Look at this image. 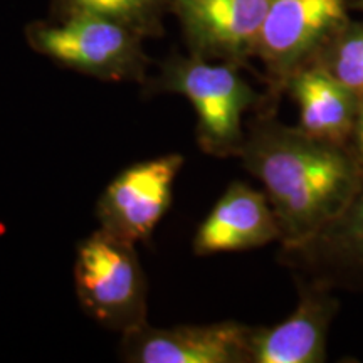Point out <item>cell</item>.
Instances as JSON below:
<instances>
[{
  "mask_svg": "<svg viewBox=\"0 0 363 363\" xmlns=\"http://www.w3.org/2000/svg\"><path fill=\"white\" fill-rule=\"evenodd\" d=\"M239 158L264 187L281 230V249L310 240L342 214L363 185L352 147L335 145L261 115L246 130Z\"/></svg>",
  "mask_w": 363,
  "mask_h": 363,
  "instance_id": "1",
  "label": "cell"
},
{
  "mask_svg": "<svg viewBox=\"0 0 363 363\" xmlns=\"http://www.w3.org/2000/svg\"><path fill=\"white\" fill-rule=\"evenodd\" d=\"M157 88L180 94L192 104L202 152L217 158L239 157L246 140L244 116L262 101L239 74L238 65L197 56L170 59Z\"/></svg>",
  "mask_w": 363,
  "mask_h": 363,
  "instance_id": "2",
  "label": "cell"
},
{
  "mask_svg": "<svg viewBox=\"0 0 363 363\" xmlns=\"http://www.w3.org/2000/svg\"><path fill=\"white\" fill-rule=\"evenodd\" d=\"M74 289L83 310L104 328L125 335L147 325V278L136 244L101 227L79 242Z\"/></svg>",
  "mask_w": 363,
  "mask_h": 363,
  "instance_id": "3",
  "label": "cell"
},
{
  "mask_svg": "<svg viewBox=\"0 0 363 363\" xmlns=\"http://www.w3.org/2000/svg\"><path fill=\"white\" fill-rule=\"evenodd\" d=\"M26 38L35 52L86 76L135 83L145 79L143 35L108 17L72 13L56 24L34 22Z\"/></svg>",
  "mask_w": 363,
  "mask_h": 363,
  "instance_id": "4",
  "label": "cell"
},
{
  "mask_svg": "<svg viewBox=\"0 0 363 363\" xmlns=\"http://www.w3.org/2000/svg\"><path fill=\"white\" fill-rule=\"evenodd\" d=\"M347 26L345 0H271L254 56L264 65L272 93L286 91Z\"/></svg>",
  "mask_w": 363,
  "mask_h": 363,
  "instance_id": "5",
  "label": "cell"
},
{
  "mask_svg": "<svg viewBox=\"0 0 363 363\" xmlns=\"http://www.w3.org/2000/svg\"><path fill=\"white\" fill-rule=\"evenodd\" d=\"M184 165L180 153H167L126 167L99 197V227L133 244L147 240L169 212L175 180Z\"/></svg>",
  "mask_w": 363,
  "mask_h": 363,
  "instance_id": "6",
  "label": "cell"
},
{
  "mask_svg": "<svg viewBox=\"0 0 363 363\" xmlns=\"http://www.w3.org/2000/svg\"><path fill=\"white\" fill-rule=\"evenodd\" d=\"M281 261L296 281L330 291H363V185L342 214L310 240L281 249Z\"/></svg>",
  "mask_w": 363,
  "mask_h": 363,
  "instance_id": "7",
  "label": "cell"
},
{
  "mask_svg": "<svg viewBox=\"0 0 363 363\" xmlns=\"http://www.w3.org/2000/svg\"><path fill=\"white\" fill-rule=\"evenodd\" d=\"M252 326L238 321L153 328L123 335L120 353L131 363H249Z\"/></svg>",
  "mask_w": 363,
  "mask_h": 363,
  "instance_id": "8",
  "label": "cell"
},
{
  "mask_svg": "<svg viewBox=\"0 0 363 363\" xmlns=\"http://www.w3.org/2000/svg\"><path fill=\"white\" fill-rule=\"evenodd\" d=\"M192 56L239 65L254 56L271 0H170Z\"/></svg>",
  "mask_w": 363,
  "mask_h": 363,
  "instance_id": "9",
  "label": "cell"
},
{
  "mask_svg": "<svg viewBox=\"0 0 363 363\" xmlns=\"http://www.w3.org/2000/svg\"><path fill=\"white\" fill-rule=\"evenodd\" d=\"M298 305L274 326H252L249 363H323L328 335L338 315L337 293L296 281Z\"/></svg>",
  "mask_w": 363,
  "mask_h": 363,
  "instance_id": "10",
  "label": "cell"
},
{
  "mask_svg": "<svg viewBox=\"0 0 363 363\" xmlns=\"http://www.w3.org/2000/svg\"><path fill=\"white\" fill-rule=\"evenodd\" d=\"M279 239V224L267 195L233 182L199 225L192 249L195 256H216L257 249Z\"/></svg>",
  "mask_w": 363,
  "mask_h": 363,
  "instance_id": "11",
  "label": "cell"
},
{
  "mask_svg": "<svg viewBox=\"0 0 363 363\" xmlns=\"http://www.w3.org/2000/svg\"><path fill=\"white\" fill-rule=\"evenodd\" d=\"M286 91L298 106L299 128L318 140L350 147L360 98L323 66L311 62L289 79Z\"/></svg>",
  "mask_w": 363,
  "mask_h": 363,
  "instance_id": "12",
  "label": "cell"
},
{
  "mask_svg": "<svg viewBox=\"0 0 363 363\" xmlns=\"http://www.w3.org/2000/svg\"><path fill=\"white\" fill-rule=\"evenodd\" d=\"M167 2L169 0H61V11L65 16L93 13L108 17L140 35H147L158 30Z\"/></svg>",
  "mask_w": 363,
  "mask_h": 363,
  "instance_id": "13",
  "label": "cell"
},
{
  "mask_svg": "<svg viewBox=\"0 0 363 363\" xmlns=\"http://www.w3.org/2000/svg\"><path fill=\"white\" fill-rule=\"evenodd\" d=\"M315 62L358 98H363V26L345 27Z\"/></svg>",
  "mask_w": 363,
  "mask_h": 363,
  "instance_id": "14",
  "label": "cell"
},
{
  "mask_svg": "<svg viewBox=\"0 0 363 363\" xmlns=\"http://www.w3.org/2000/svg\"><path fill=\"white\" fill-rule=\"evenodd\" d=\"M350 147L353 150V153L357 155L358 162H360V165L363 169V98H360V104H358L355 130H353Z\"/></svg>",
  "mask_w": 363,
  "mask_h": 363,
  "instance_id": "15",
  "label": "cell"
},
{
  "mask_svg": "<svg viewBox=\"0 0 363 363\" xmlns=\"http://www.w3.org/2000/svg\"><path fill=\"white\" fill-rule=\"evenodd\" d=\"M362 9H363V0H362Z\"/></svg>",
  "mask_w": 363,
  "mask_h": 363,
  "instance_id": "16",
  "label": "cell"
}]
</instances>
